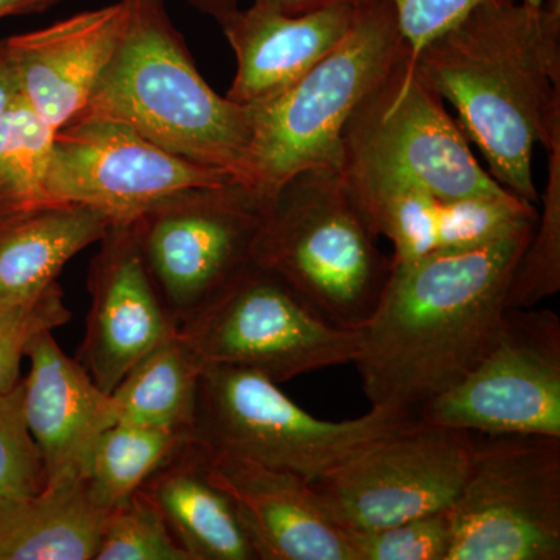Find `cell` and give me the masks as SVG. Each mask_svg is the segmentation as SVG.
Returning a JSON list of instances; mask_svg holds the SVG:
<instances>
[{
  "mask_svg": "<svg viewBox=\"0 0 560 560\" xmlns=\"http://www.w3.org/2000/svg\"><path fill=\"white\" fill-rule=\"evenodd\" d=\"M537 220L478 248L393 264L353 361L372 408L418 419L485 359Z\"/></svg>",
  "mask_w": 560,
  "mask_h": 560,
  "instance_id": "6da1fadb",
  "label": "cell"
},
{
  "mask_svg": "<svg viewBox=\"0 0 560 560\" xmlns=\"http://www.w3.org/2000/svg\"><path fill=\"white\" fill-rule=\"evenodd\" d=\"M423 83L451 103L492 178L536 205L534 149L560 138V2L517 0L471 11L411 58Z\"/></svg>",
  "mask_w": 560,
  "mask_h": 560,
  "instance_id": "7a4b0ae2",
  "label": "cell"
},
{
  "mask_svg": "<svg viewBox=\"0 0 560 560\" xmlns=\"http://www.w3.org/2000/svg\"><path fill=\"white\" fill-rule=\"evenodd\" d=\"M116 49L80 119L119 121L161 149L243 184L250 143L248 109L202 79L167 0H125Z\"/></svg>",
  "mask_w": 560,
  "mask_h": 560,
  "instance_id": "3957f363",
  "label": "cell"
},
{
  "mask_svg": "<svg viewBox=\"0 0 560 560\" xmlns=\"http://www.w3.org/2000/svg\"><path fill=\"white\" fill-rule=\"evenodd\" d=\"M375 237L342 172L313 168L268 200L253 261L327 323L361 330L393 275V257L378 249Z\"/></svg>",
  "mask_w": 560,
  "mask_h": 560,
  "instance_id": "277c9868",
  "label": "cell"
},
{
  "mask_svg": "<svg viewBox=\"0 0 560 560\" xmlns=\"http://www.w3.org/2000/svg\"><path fill=\"white\" fill-rule=\"evenodd\" d=\"M408 54L388 0L360 3L348 35L326 58L282 94L246 106L250 143L243 186L270 200L298 173L341 171L346 125Z\"/></svg>",
  "mask_w": 560,
  "mask_h": 560,
  "instance_id": "5b68a950",
  "label": "cell"
},
{
  "mask_svg": "<svg viewBox=\"0 0 560 560\" xmlns=\"http://www.w3.org/2000/svg\"><path fill=\"white\" fill-rule=\"evenodd\" d=\"M415 420L371 408L361 418L331 422L305 411L260 372L206 364L191 441L313 482Z\"/></svg>",
  "mask_w": 560,
  "mask_h": 560,
  "instance_id": "8992f818",
  "label": "cell"
},
{
  "mask_svg": "<svg viewBox=\"0 0 560 560\" xmlns=\"http://www.w3.org/2000/svg\"><path fill=\"white\" fill-rule=\"evenodd\" d=\"M205 364L245 368L285 383L355 361L361 330L320 318L278 276L250 261L179 326Z\"/></svg>",
  "mask_w": 560,
  "mask_h": 560,
  "instance_id": "52a82bcc",
  "label": "cell"
},
{
  "mask_svg": "<svg viewBox=\"0 0 560 560\" xmlns=\"http://www.w3.org/2000/svg\"><path fill=\"white\" fill-rule=\"evenodd\" d=\"M447 514V560H559L560 438H477Z\"/></svg>",
  "mask_w": 560,
  "mask_h": 560,
  "instance_id": "ba28073f",
  "label": "cell"
},
{
  "mask_svg": "<svg viewBox=\"0 0 560 560\" xmlns=\"http://www.w3.org/2000/svg\"><path fill=\"white\" fill-rule=\"evenodd\" d=\"M342 172L386 176L441 198L511 194L486 171L455 117L408 54L350 117Z\"/></svg>",
  "mask_w": 560,
  "mask_h": 560,
  "instance_id": "9c48e42d",
  "label": "cell"
},
{
  "mask_svg": "<svg viewBox=\"0 0 560 560\" xmlns=\"http://www.w3.org/2000/svg\"><path fill=\"white\" fill-rule=\"evenodd\" d=\"M267 205L231 180L179 191L132 221L143 265L178 326L253 261Z\"/></svg>",
  "mask_w": 560,
  "mask_h": 560,
  "instance_id": "30bf717a",
  "label": "cell"
},
{
  "mask_svg": "<svg viewBox=\"0 0 560 560\" xmlns=\"http://www.w3.org/2000/svg\"><path fill=\"white\" fill-rule=\"evenodd\" d=\"M475 444L471 431L416 419L313 481V489L345 533L388 528L447 511L469 474Z\"/></svg>",
  "mask_w": 560,
  "mask_h": 560,
  "instance_id": "8fae6325",
  "label": "cell"
},
{
  "mask_svg": "<svg viewBox=\"0 0 560 560\" xmlns=\"http://www.w3.org/2000/svg\"><path fill=\"white\" fill-rule=\"evenodd\" d=\"M471 433L560 438V318L510 308L485 359L418 416Z\"/></svg>",
  "mask_w": 560,
  "mask_h": 560,
  "instance_id": "7c38bea8",
  "label": "cell"
},
{
  "mask_svg": "<svg viewBox=\"0 0 560 560\" xmlns=\"http://www.w3.org/2000/svg\"><path fill=\"white\" fill-rule=\"evenodd\" d=\"M231 180V173L176 156L128 125L80 119L55 135L44 201L86 206L113 223H131L179 191Z\"/></svg>",
  "mask_w": 560,
  "mask_h": 560,
  "instance_id": "4fadbf2b",
  "label": "cell"
},
{
  "mask_svg": "<svg viewBox=\"0 0 560 560\" xmlns=\"http://www.w3.org/2000/svg\"><path fill=\"white\" fill-rule=\"evenodd\" d=\"M90 270L91 311L77 360L113 393L140 359L179 334L151 280L131 223H113Z\"/></svg>",
  "mask_w": 560,
  "mask_h": 560,
  "instance_id": "5bb4252c",
  "label": "cell"
},
{
  "mask_svg": "<svg viewBox=\"0 0 560 560\" xmlns=\"http://www.w3.org/2000/svg\"><path fill=\"white\" fill-rule=\"evenodd\" d=\"M200 451L206 474L230 499L257 560H355L348 534L312 482L241 456Z\"/></svg>",
  "mask_w": 560,
  "mask_h": 560,
  "instance_id": "9a60e30c",
  "label": "cell"
},
{
  "mask_svg": "<svg viewBox=\"0 0 560 560\" xmlns=\"http://www.w3.org/2000/svg\"><path fill=\"white\" fill-rule=\"evenodd\" d=\"M125 0L0 40L18 95L55 131L80 116L116 49Z\"/></svg>",
  "mask_w": 560,
  "mask_h": 560,
  "instance_id": "2e32d148",
  "label": "cell"
},
{
  "mask_svg": "<svg viewBox=\"0 0 560 560\" xmlns=\"http://www.w3.org/2000/svg\"><path fill=\"white\" fill-rule=\"evenodd\" d=\"M25 357V422L43 458L46 488L84 480L98 438L117 423L110 394L62 352L51 331L36 335Z\"/></svg>",
  "mask_w": 560,
  "mask_h": 560,
  "instance_id": "e0dca14e",
  "label": "cell"
},
{
  "mask_svg": "<svg viewBox=\"0 0 560 560\" xmlns=\"http://www.w3.org/2000/svg\"><path fill=\"white\" fill-rule=\"evenodd\" d=\"M342 175L371 231L393 243V264L478 248L506 235L517 219L506 197L448 200L386 176Z\"/></svg>",
  "mask_w": 560,
  "mask_h": 560,
  "instance_id": "ac0fdd59",
  "label": "cell"
},
{
  "mask_svg": "<svg viewBox=\"0 0 560 560\" xmlns=\"http://www.w3.org/2000/svg\"><path fill=\"white\" fill-rule=\"evenodd\" d=\"M357 7L293 14L278 0H254L235 10L220 24L237 61L226 98L246 108L289 90L345 39Z\"/></svg>",
  "mask_w": 560,
  "mask_h": 560,
  "instance_id": "d6986e66",
  "label": "cell"
},
{
  "mask_svg": "<svg viewBox=\"0 0 560 560\" xmlns=\"http://www.w3.org/2000/svg\"><path fill=\"white\" fill-rule=\"evenodd\" d=\"M190 560H257L237 514L205 469L194 441L140 488Z\"/></svg>",
  "mask_w": 560,
  "mask_h": 560,
  "instance_id": "ffe728a7",
  "label": "cell"
},
{
  "mask_svg": "<svg viewBox=\"0 0 560 560\" xmlns=\"http://www.w3.org/2000/svg\"><path fill=\"white\" fill-rule=\"evenodd\" d=\"M113 221L79 205L0 215V301L25 300L57 282L70 259L105 237Z\"/></svg>",
  "mask_w": 560,
  "mask_h": 560,
  "instance_id": "44dd1931",
  "label": "cell"
},
{
  "mask_svg": "<svg viewBox=\"0 0 560 560\" xmlns=\"http://www.w3.org/2000/svg\"><path fill=\"white\" fill-rule=\"evenodd\" d=\"M109 511L88 478L0 501V560H95Z\"/></svg>",
  "mask_w": 560,
  "mask_h": 560,
  "instance_id": "7402d4cb",
  "label": "cell"
},
{
  "mask_svg": "<svg viewBox=\"0 0 560 560\" xmlns=\"http://www.w3.org/2000/svg\"><path fill=\"white\" fill-rule=\"evenodd\" d=\"M205 366L179 334L162 342L140 359L110 393L117 422L191 438Z\"/></svg>",
  "mask_w": 560,
  "mask_h": 560,
  "instance_id": "603a6c76",
  "label": "cell"
},
{
  "mask_svg": "<svg viewBox=\"0 0 560 560\" xmlns=\"http://www.w3.org/2000/svg\"><path fill=\"white\" fill-rule=\"evenodd\" d=\"M189 442L187 434L114 423L103 431L91 456L88 481L95 500L106 510L119 506Z\"/></svg>",
  "mask_w": 560,
  "mask_h": 560,
  "instance_id": "cb8c5ba5",
  "label": "cell"
},
{
  "mask_svg": "<svg viewBox=\"0 0 560 560\" xmlns=\"http://www.w3.org/2000/svg\"><path fill=\"white\" fill-rule=\"evenodd\" d=\"M57 131L16 95L0 117V215L46 205L44 180Z\"/></svg>",
  "mask_w": 560,
  "mask_h": 560,
  "instance_id": "d4e9b609",
  "label": "cell"
},
{
  "mask_svg": "<svg viewBox=\"0 0 560 560\" xmlns=\"http://www.w3.org/2000/svg\"><path fill=\"white\" fill-rule=\"evenodd\" d=\"M541 213L512 276L508 308L536 307L560 290V138L548 145Z\"/></svg>",
  "mask_w": 560,
  "mask_h": 560,
  "instance_id": "484cf974",
  "label": "cell"
},
{
  "mask_svg": "<svg viewBox=\"0 0 560 560\" xmlns=\"http://www.w3.org/2000/svg\"><path fill=\"white\" fill-rule=\"evenodd\" d=\"M95 560H190L161 511L142 492L113 508Z\"/></svg>",
  "mask_w": 560,
  "mask_h": 560,
  "instance_id": "4316f807",
  "label": "cell"
},
{
  "mask_svg": "<svg viewBox=\"0 0 560 560\" xmlns=\"http://www.w3.org/2000/svg\"><path fill=\"white\" fill-rule=\"evenodd\" d=\"M72 318L58 282L25 300L0 301V393L22 381L21 361L40 331H54Z\"/></svg>",
  "mask_w": 560,
  "mask_h": 560,
  "instance_id": "83f0119b",
  "label": "cell"
},
{
  "mask_svg": "<svg viewBox=\"0 0 560 560\" xmlns=\"http://www.w3.org/2000/svg\"><path fill=\"white\" fill-rule=\"evenodd\" d=\"M46 488V470L25 422L24 386L0 393V501L21 500Z\"/></svg>",
  "mask_w": 560,
  "mask_h": 560,
  "instance_id": "f1b7e54d",
  "label": "cell"
},
{
  "mask_svg": "<svg viewBox=\"0 0 560 560\" xmlns=\"http://www.w3.org/2000/svg\"><path fill=\"white\" fill-rule=\"evenodd\" d=\"M346 534L355 560H447L452 545L447 511L388 528Z\"/></svg>",
  "mask_w": 560,
  "mask_h": 560,
  "instance_id": "f546056e",
  "label": "cell"
},
{
  "mask_svg": "<svg viewBox=\"0 0 560 560\" xmlns=\"http://www.w3.org/2000/svg\"><path fill=\"white\" fill-rule=\"evenodd\" d=\"M396 11L401 35L415 58L427 44L466 20L471 11L488 3L511 0H388Z\"/></svg>",
  "mask_w": 560,
  "mask_h": 560,
  "instance_id": "4dcf8cb0",
  "label": "cell"
},
{
  "mask_svg": "<svg viewBox=\"0 0 560 560\" xmlns=\"http://www.w3.org/2000/svg\"><path fill=\"white\" fill-rule=\"evenodd\" d=\"M60 2L61 0H0V20L44 13Z\"/></svg>",
  "mask_w": 560,
  "mask_h": 560,
  "instance_id": "1f68e13d",
  "label": "cell"
},
{
  "mask_svg": "<svg viewBox=\"0 0 560 560\" xmlns=\"http://www.w3.org/2000/svg\"><path fill=\"white\" fill-rule=\"evenodd\" d=\"M18 95L16 83H14L13 72L0 47V117L9 108L11 101Z\"/></svg>",
  "mask_w": 560,
  "mask_h": 560,
  "instance_id": "d6a6232c",
  "label": "cell"
},
{
  "mask_svg": "<svg viewBox=\"0 0 560 560\" xmlns=\"http://www.w3.org/2000/svg\"><path fill=\"white\" fill-rule=\"evenodd\" d=\"M283 10L293 14L308 13L324 9V7L340 5V3H349V5H360V3L368 2V0H278Z\"/></svg>",
  "mask_w": 560,
  "mask_h": 560,
  "instance_id": "836d02e7",
  "label": "cell"
},
{
  "mask_svg": "<svg viewBox=\"0 0 560 560\" xmlns=\"http://www.w3.org/2000/svg\"><path fill=\"white\" fill-rule=\"evenodd\" d=\"M190 5L213 18L219 24L238 9L237 0H189Z\"/></svg>",
  "mask_w": 560,
  "mask_h": 560,
  "instance_id": "e575fe53",
  "label": "cell"
},
{
  "mask_svg": "<svg viewBox=\"0 0 560 560\" xmlns=\"http://www.w3.org/2000/svg\"><path fill=\"white\" fill-rule=\"evenodd\" d=\"M545 0H523L526 5L533 7V9H540L544 5Z\"/></svg>",
  "mask_w": 560,
  "mask_h": 560,
  "instance_id": "d590c367",
  "label": "cell"
}]
</instances>
